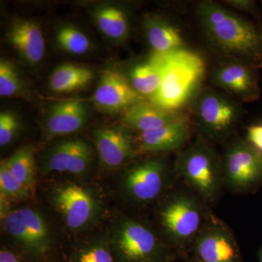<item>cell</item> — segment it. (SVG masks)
<instances>
[{
  "mask_svg": "<svg viewBox=\"0 0 262 262\" xmlns=\"http://www.w3.org/2000/svg\"><path fill=\"white\" fill-rule=\"evenodd\" d=\"M162 70L161 84L149 101L158 107L177 112L195 91L206 72V63L200 55L182 49L154 53Z\"/></svg>",
  "mask_w": 262,
  "mask_h": 262,
  "instance_id": "3957f363",
  "label": "cell"
},
{
  "mask_svg": "<svg viewBox=\"0 0 262 262\" xmlns=\"http://www.w3.org/2000/svg\"><path fill=\"white\" fill-rule=\"evenodd\" d=\"M57 41L62 49L75 55H82L89 51V38L72 27H62L57 34Z\"/></svg>",
  "mask_w": 262,
  "mask_h": 262,
  "instance_id": "d4e9b609",
  "label": "cell"
},
{
  "mask_svg": "<svg viewBox=\"0 0 262 262\" xmlns=\"http://www.w3.org/2000/svg\"><path fill=\"white\" fill-rule=\"evenodd\" d=\"M94 78L89 69L73 64L61 65L50 79V88L53 92L63 94L82 89Z\"/></svg>",
  "mask_w": 262,
  "mask_h": 262,
  "instance_id": "44dd1931",
  "label": "cell"
},
{
  "mask_svg": "<svg viewBox=\"0 0 262 262\" xmlns=\"http://www.w3.org/2000/svg\"><path fill=\"white\" fill-rule=\"evenodd\" d=\"M0 262H20L16 255L6 249L0 251Z\"/></svg>",
  "mask_w": 262,
  "mask_h": 262,
  "instance_id": "1f68e13d",
  "label": "cell"
},
{
  "mask_svg": "<svg viewBox=\"0 0 262 262\" xmlns=\"http://www.w3.org/2000/svg\"><path fill=\"white\" fill-rule=\"evenodd\" d=\"M173 166L160 158L143 160L131 165L122 179L124 192L141 206H147L164 196L179 182Z\"/></svg>",
  "mask_w": 262,
  "mask_h": 262,
  "instance_id": "ba28073f",
  "label": "cell"
},
{
  "mask_svg": "<svg viewBox=\"0 0 262 262\" xmlns=\"http://www.w3.org/2000/svg\"><path fill=\"white\" fill-rule=\"evenodd\" d=\"M191 134L190 122L184 115L160 128L140 133L136 143V151L138 155L181 151L190 139Z\"/></svg>",
  "mask_w": 262,
  "mask_h": 262,
  "instance_id": "4fadbf2b",
  "label": "cell"
},
{
  "mask_svg": "<svg viewBox=\"0 0 262 262\" xmlns=\"http://www.w3.org/2000/svg\"><path fill=\"white\" fill-rule=\"evenodd\" d=\"M225 3L234 8L246 12V13H251L258 19L260 22H262L259 10H258V8L256 6V3L254 1H250V0H229V1H226Z\"/></svg>",
  "mask_w": 262,
  "mask_h": 262,
  "instance_id": "f546056e",
  "label": "cell"
},
{
  "mask_svg": "<svg viewBox=\"0 0 262 262\" xmlns=\"http://www.w3.org/2000/svg\"><path fill=\"white\" fill-rule=\"evenodd\" d=\"M130 79L133 88L143 97L149 100L156 94L161 84L162 70L154 55L147 62L133 68Z\"/></svg>",
  "mask_w": 262,
  "mask_h": 262,
  "instance_id": "7402d4cb",
  "label": "cell"
},
{
  "mask_svg": "<svg viewBox=\"0 0 262 262\" xmlns=\"http://www.w3.org/2000/svg\"><path fill=\"white\" fill-rule=\"evenodd\" d=\"M4 229L33 256H43L51 248L47 223L40 213L32 208L8 212L4 218Z\"/></svg>",
  "mask_w": 262,
  "mask_h": 262,
  "instance_id": "30bf717a",
  "label": "cell"
},
{
  "mask_svg": "<svg viewBox=\"0 0 262 262\" xmlns=\"http://www.w3.org/2000/svg\"><path fill=\"white\" fill-rule=\"evenodd\" d=\"M179 180L211 208L218 204L224 189L222 155L213 144L198 137L179 151L173 163Z\"/></svg>",
  "mask_w": 262,
  "mask_h": 262,
  "instance_id": "277c9868",
  "label": "cell"
},
{
  "mask_svg": "<svg viewBox=\"0 0 262 262\" xmlns=\"http://www.w3.org/2000/svg\"><path fill=\"white\" fill-rule=\"evenodd\" d=\"M246 141L262 153V124L247 127Z\"/></svg>",
  "mask_w": 262,
  "mask_h": 262,
  "instance_id": "4dcf8cb0",
  "label": "cell"
},
{
  "mask_svg": "<svg viewBox=\"0 0 262 262\" xmlns=\"http://www.w3.org/2000/svg\"><path fill=\"white\" fill-rule=\"evenodd\" d=\"M20 90V82L14 66L9 61L1 60L0 62V96L10 97L18 94Z\"/></svg>",
  "mask_w": 262,
  "mask_h": 262,
  "instance_id": "4316f807",
  "label": "cell"
},
{
  "mask_svg": "<svg viewBox=\"0 0 262 262\" xmlns=\"http://www.w3.org/2000/svg\"><path fill=\"white\" fill-rule=\"evenodd\" d=\"M213 84L244 102H252L260 97L258 70L249 66L226 61L212 73Z\"/></svg>",
  "mask_w": 262,
  "mask_h": 262,
  "instance_id": "8fae6325",
  "label": "cell"
},
{
  "mask_svg": "<svg viewBox=\"0 0 262 262\" xmlns=\"http://www.w3.org/2000/svg\"><path fill=\"white\" fill-rule=\"evenodd\" d=\"M98 28L108 37L120 39L126 36L128 24L124 12L115 7H106L96 13Z\"/></svg>",
  "mask_w": 262,
  "mask_h": 262,
  "instance_id": "cb8c5ba5",
  "label": "cell"
},
{
  "mask_svg": "<svg viewBox=\"0 0 262 262\" xmlns=\"http://www.w3.org/2000/svg\"><path fill=\"white\" fill-rule=\"evenodd\" d=\"M100 160L105 166L115 168L125 165L138 155L130 131L125 127H106L95 132Z\"/></svg>",
  "mask_w": 262,
  "mask_h": 262,
  "instance_id": "5bb4252c",
  "label": "cell"
},
{
  "mask_svg": "<svg viewBox=\"0 0 262 262\" xmlns=\"http://www.w3.org/2000/svg\"><path fill=\"white\" fill-rule=\"evenodd\" d=\"M186 262H198L196 261L192 257L191 258H189V259H188L187 261Z\"/></svg>",
  "mask_w": 262,
  "mask_h": 262,
  "instance_id": "836d02e7",
  "label": "cell"
},
{
  "mask_svg": "<svg viewBox=\"0 0 262 262\" xmlns=\"http://www.w3.org/2000/svg\"><path fill=\"white\" fill-rule=\"evenodd\" d=\"M225 145L224 189L234 194H255L262 187V153L239 137L232 138Z\"/></svg>",
  "mask_w": 262,
  "mask_h": 262,
  "instance_id": "8992f818",
  "label": "cell"
},
{
  "mask_svg": "<svg viewBox=\"0 0 262 262\" xmlns=\"http://www.w3.org/2000/svg\"><path fill=\"white\" fill-rule=\"evenodd\" d=\"M113 245L117 262H172L177 256L149 226L130 218L117 225Z\"/></svg>",
  "mask_w": 262,
  "mask_h": 262,
  "instance_id": "5b68a950",
  "label": "cell"
},
{
  "mask_svg": "<svg viewBox=\"0 0 262 262\" xmlns=\"http://www.w3.org/2000/svg\"><path fill=\"white\" fill-rule=\"evenodd\" d=\"M0 189L1 194L16 200L27 199L30 198L32 192L12 175L4 160L0 165Z\"/></svg>",
  "mask_w": 262,
  "mask_h": 262,
  "instance_id": "484cf974",
  "label": "cell"
},
{
  "mask_svg": "<svg viewBox=\"0 0 262 262\" xmlns=\"http://www.w3.org/2000/svg\"><path fill=\"white\" fill-rule=\"evenodd\" d=\"M242 110L225 95L207 90L198 98L194 112V127L198 137L208 142L225 144L237 127Z\"/></svg>",
  "mask_w": 262,
  "mask_h": 262,
  "instance_id": "52a82bcc",
  "label": "cell"
},
{
  "mask_svg": "<svg viewBox=\"0 0 262 262\" xmlns=\"http://www.w3.org/2000/svg\"><path fill=\"white\" fill-rule=\"evenodd\" d=\"M258 257L259 262H262V246L261 247L259 248V250H258Z\"/></svg>",
  "mask_w": 262,
  "mask_h": 262,
  "instance_id": "d6a6232c",
  "label": "cell"
},
{
  "mask_svg": "<svg viewBox=\"0 0 262 262\" xmlns=\"http://www.w3.org/2000/svg\"><path fill=\"white\" fill-rule=\"evenodd\" d=\"M4 162L12 175L32 191L35 185L34 148L32 146H24Z\"/></svg>",
  "mask_w": 262,
  "mask_h": 262,
  "instance_id": "603a6c76",
  "label": "cell"
},
{
  "mask_svg": "<svg viewBox=\"0 0 262 262\" xmlns=\"http://www.w3.org/2000/svg\"><path fill=\"white\" fill-rule=\"evenodd\" d=\"M212 213L201 196L179 181L160 201L158 222L162 239L177 256L187 257Z\"/></svg>",
  "mask_w": 262,
  "mask_h": 262,
  "instance_id": "7a4b0ae2",
  "label": "cell"
},
{
  "mask_svg": "<svg viewBox=\"0 0 262 262\" xmlns=\"http://www.w3.org/2000/svg\"><path fill=\"white\" fill-rule=\"evenodd\" d=\"M144 98L120 72L106 70L95 91L93 101L103 111L124 113L136 103L145 101Z\"/></svg>",
  "mask_w": 262,
  "mask_h": 262,
  "instance_id": "7c38bea8",
  "label": "cell"
},
{
  "mask_svg": "<svg viewBox=\"0 0 262 262\" xmlns=\"http://www.w3.org/2000/svg\"><path fill=\"white\" fill-rule=\"evenodd\" d=\"M18 129V122L14 115L2 113L0 115V146L9 144L14 139Z\"/></svg>",
  "mask_w": 262,
  "mask_h": 262,
  "instance_id": "f1b7e54d",
  "label": "cell"
},
{
  "mask_svg": "<svg viewBox=\"0 0 262 262\" xmlns=\"http://www.w3.org/2000/svg\"><path fill=\"white\" fill-rule=\"evenodd\" d=\"M196 11L207 42L226 61L262 69V23L213 2L200 3Z\"/></svg>",
  "mask_w": 262,
  "mask_h": 262,
  "instance_id": "6da1fadb",
  "label": "cell"
},
{
  "mask_svg": "<svg viewBox=\"0 0 262 262\" xmlns=\"http://www.w3.org/2000/svg\"><path fill=\"white\" fill-rule=\"evenodd\" d=\"M55 203L66 223L72 229L87 225L96 210L93 196L84 188L76 184H67L56 191Z\"/></svg>",
  "mask_w": 262,
  "mask_h": 262,
  "instance_id": "9a60e30c",
  "label": "cell"
},
{
  "mask_svg": "<svg viewBox=\"0 0 262 262\" xmlns=\"http://www.w3.org/2000/svg\"><path fill=\"white\" fill-rule=\"evenodd\" d=\"M88 120V112L83 103L72 100L55 105L46 122L49 135L62 136L80 130Z\"/></svg>",
  "mask_w": 262,
  "mask_h": 262,
  "instance_id": "d6986e66",
  "label": "cell"
},
{
  "mask_svg": "<svg viewBox=\"0 0 262 262\" xmlns=\"http://www.w3.org/2000/svg\"><path fill=\"white\" fill-rule=\"evenodd\" d=\"M144 28L154 53L163 54L183 48L184 41L180 32L167 20L149 17L145 20Z\"/></svg>",
  "mask_w": 262,
  "mask_h": 262,
  "instance_id": "ffe728a7",
  "label": "cell"
},
{
  "mask_svg": "<svg viewBox=\"0 0 262 262\" xmlns=\"http://www.w3.org/2000/svg\"><path fill=\"white\" fill-rule=\"evenodd\" d=\"M74 262H115L113 253L106 246L96 245L75 255Z\"/></svg>",
  "mask_w": 262,
  "mask_h": 262,
  "instance_id": "83f0119b",
  "label": "cell"
},
{
  "mask_svg": "<svg viewBox=\"0 0 262 262\" xmlns=\"http://www.w3.org/2000/svg\"><path fill=\"white\" fill-rule=\"evenodd\" d=\"M93 160L91 146L81 140L63 141L57 144L46 158L45 168L47 171L84 173Z\"/></svg>",
  "mask_w": 262,
  "mask_h": 262,
  "instance_id": "2e32d148",
  "label": "cell"
},
{
  "mask_svg": "<svg viewBox=\"0 0 262 262\" xmlns=\"http://www.w3.org/2000/svg\"><path fill=\"white\" fill-rule=\"evenodd\" d=\"M192 254L198 262H244L232 229L213 213L196 239Z\"/></svg>",
  "mask_w": 262,
  "mask_h": 262,
  "instance_id": "9c48e42d",
  "label": "cell"
},
{
  "mask_svg": "<svg viewBox=\"0 0 262 262\" xmlns=\"http://www.w3.org/2000/svg\"><path fill=\"white\" fill-rule=\"evenodd\" d=\"M8 38L13 47L32 64L42 61L46 42L39 26L32 20H18L12 26Z\"/></svg>",
  "mask_w": 262,
  "mask_h": 262,
  "instance_id": "ac0fdd59",
  "label": "cell"
},
{
  "mask_svg": "<svg viewBox=\"0 0 262 262\" xmlns=\"http://www.w3.org/2000/svg\"><path fill=\"white\" fill-rule=\"evenodd\" d=\"M123 113L122 121L125 125L139 133L160 128L184 116L177 112L167 111L146 101L136 103Z\"/></svg>",
  "mask_w": 262,
  "mask_h": 262,
  "instance_id": "e0dca14e",
  "label": "cell"
}]
</instances>
